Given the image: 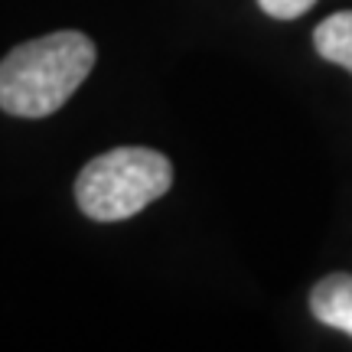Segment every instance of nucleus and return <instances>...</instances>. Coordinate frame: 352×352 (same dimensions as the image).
Here are the masks:
<instances>
[{"label":"nucleus","mask_w":352,"mask_h":352,"mask_svg":"<svg viewBox=\"0 0 352 352\" xmlns=\"http://www.w3.org/2000/svg\"><path fill=\"white\" fill-rule=\"evenodd\" d=\"M314 3L316 0H258V7H261L267 16H274V20H297V16H303Z\"/></svg>","instance_id":"5"},{"label":"nucleus","mask_w":352,"mask_h":352,"mask_svg":"<svg viewBox=\"0 0 352 352\" xmlns=\"http://www.w3.org/2000/svg\"><path fill=\"white\" fill-rule=\"evenodd\" d=\"M314 46L327 63H336L352 72V10L327 16L323 23L316 26Z\"/></svg>","instance_id":"4"},{"label":"nucleus","mask_w":352,"mask_h":352,"mask_svg":"<svg viewBox=\"0 0 352 352\" xmlns=\"http://www.w3.org/2000/svg\"><path fill=\"white\" fill-rule=\"evenodd\" d=\"M91 65L95 43L76 30L23 43L0 63V108L16 118H46L76 95Z\"/></svg>","instance_id":"1"},{"label":"nucleus","mask_w":352,"mask_h":352,"mask_svg":"<svg viewBox=\"0 0 352 352\" xmlns=\"http://www.w3.org/2000/svg\"><path fill=\"white\" fill-rule=\"evenodd\" d=\"M310 310L320 323L352 336V274H329L310 294Z\"/></svg>","instance_id":"3"},{"label":"nucleus","mask_w":352,"mask_h":352,"mask_svg":"<svg viewBox=\"0 0 352 352\" xmlns=\"http://www.w3.org/2000/svg\"><path fill=\"white\" fill-rule=\"evenodd\" d=\"M173 183V166L147 147H118L95 157L76 179V199L88 219L121 222L160 199Z\"/></svg>","instance_id":"2"}]
</instances>
